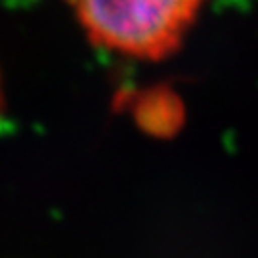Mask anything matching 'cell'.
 Wrapping results in <instances>:
<instances>
[{
	"label": "cell",
	"instance_id": "1",
	"mask_svg": "<svg viewBox=\"0 0 258 258\" xmlns=\"http://www.w3.org/2000/svg\"><path fill=\"white\" fill-rule=\"evenodd\" d=\"M96 44L140 59L172 52L203 0H69Z\"/></svg>",
	"mask_w": 258,
	"mask_h": 258
}]
</instances>
